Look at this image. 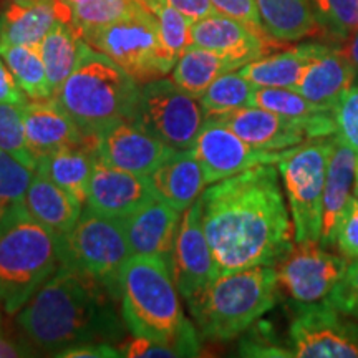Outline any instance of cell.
<instances>
[{"label":"cell","mask_w":358,"mask_h":358,"mask_svg":"<svg viewBox=\"0 0 358 358\" xmlns=\"http://www.w3.org/2000/svg\"><path fill=\"white\" fill-rule=\"evenodd\" d=\"M355 80L357 71L342 52L322 43L295 90L307 100L332 111L340 98L355 85Z\"/></svg>","instance_id":"cell-22"},{"label":"cell","mask_w":358,"mask_h":358,"mask_svg":"<svg viewBox=\"0 0 358 358\" xmlns=\"http://www.w3.org/2000/svg\"><path fill=\"white\" fill-rule=\"evenodd\" d=\"M161 2L168 3L176 10L185 13L187 19H191L192 22L204 19V17L216 12L211 0H161Z\"/></svg>","instance_id":"cell-47"},{"label":"cell","mask_w":358,"mask_h":358,"mask_svg":"<svg viewBox=\"0 0 358 358\" xmlns=\"http://www.w3.org/2000/svg\"><path fill=\"white\" fill-rule=\"evenodd\" d=\"M171 266L161 257L131 256L120 274L124 325L133 335L173 348L179 357H198L199 330L181 307Z\"/></svg>","instance_id":"cell-3"},{"label":"cell","mask_w":358,"mask_h":358,"mask_svg":"<svg viewBox=\"0 0 358 358\" xmlns=\"http://www.w3.org/2000/svg\"><path fill=\"white\" fill-rule=\"evenodd\" d=\"M216 120L250 146L267 151H284L312 138H327L335 134L332 111L312 118H287L250 105L216 116Z\"/></svg>","instance_id":"cell-11"},{"label":"cell","mask_w":358,"mask_h":358,"mask_svg":"<svg viewBox=\"0 0 358 358\" xmlns=\"http://www.w3.org/2000/svg\"><path fill=\"white\" fill-rule=\"evenodd\" d=\"M134 123L173 150H191L206 122L198 98L182 92L168 78L140 87Z\"/></svg>","instance_id":"cell-10"},{"label":"cell","mask_w":358,"mask_h":358,"mask_svg":"<svg viewBox=\"0 0 358 358\" xmlns=\"http://www.w3.org/2000/svg\"><path fill=\"white\" fill-rule=\"evenodd\" d=\"M122 352V357L128 358H174L179 357L173 348L161 343L155 342V340L140 337V335H133V338L124 340L122 345L118 347Z\"/></svg>","instance_id":"cell-43"},{"label":"cell","mask_w":358,"mask_h":358,"mask_svg":"<svg viewBox=\"0 0 358 358\" xmlns=\"http://www.w3.org/2000/svg\"><path fill=\"white\" fill-rule=\"evenodd\" d=\"M332 145L334 136L312 138L289 148L275 164L287 192L295 243H319L320 239L327 164Z\"/></svg>","instance_id":"cell-7"},{"label":"cell","mask_w":358,"mask_h":358,"mask_svg":"<svg viewBox=\"0 0 358 358\" xmlns=\"http://www.w3.org/2000/svg\"><path fill=\"white\" fill-rule=\"evenodd\" d=\"M320 30L343 42L358 30V0H310Z\"/></svg>","instance_id":"cell-37"},{"label":"cell","mask_w":358,"mask_h":358,"mask_svg":"<svg viewBox=\"0 0 358 358\" xmlns=\"http://www.w3.org/2000/svg\"><path fill=\"white\" fill-rule=\"evenodd\" d=\"M85 45L87 42L82 35L66 20H58L40 42V53L47 69L53 96L78 65Z\"/></svg>","instance_id":"cell-29"},{"label":"cell","mask_w":358,"mask_h":358,"mask_svg":"<svg viewBox=\"0 0 358 358\" xmlns=\"http://www.w3.org/2000/svg\"><path fill=\"white\" fill-rule=\"evenodd\" d=\"M156 198L148 176L111 168L96 158L87 208L108 217H127Z\"/></svg>","instance_id":"cell-18"},{"label":"cell","mask_w":358,"mask_h":358,"mask_svg":"<svg viewBox=\"0 0 358 358\" xmlns=\"http://www.w3.org/2000/svg\"><path fill=\"white\" fill-rule=\"evenodd\" d=\"M347 266L345 257L332 254L320 243H295L275 264L277 282L294 302L308 306L330 299Z\"/></svg>","instance_id":"cell-12"},{"label":"cell","mask_w":358,"mask_h":358,"mask_svg":"<svg viewBox=\"0 0 358 358\" xmlns=\"http://www.w3.org/2000/svg\"><path fill=\"white\" fill-rule=\"evenodd\" d=\"M12 3H19V6H34V3L42 2V0H8Z\"/></svg>","instance_id":"cell-49"},{"label":"cell","mask_w":358,"mask_h":358,"mask_svg":"<svg viewBox=\"0 0 358 358\" xmlns=\"http://www.w3.org/2000/svg\"><path fill=\"white\" fill-rule=\"evenodd\" d=\"M275 267L256 266L219 274L187 302L201 337L229 342L275 306Z\"/></svg>","instance_id":"cell-5"},{"label":"cell","mask_w":358,"mask_h":358,"mask_svg":"<svg viewBox=\"0 0 358 358\" xmlns=\"http://www.w3.org/2000/svg\"><path fill=\"white\" fill-rule=\"evenodd\" d=\"M173 279L185 301L217 277L216 261L203 226L201 198L181 216L171 261Z\"/></svg>","instance_id":"cell-15"},{"label":"cell","mask_w":358,"mask_h":358,"mask_svg":"<svg viewBox=\"0 0 358 358\" xmlns=\"http://www.w3.org/2000/svg\"><path fill=\"white\" fill-rule=\"evenodd\" d=\"M148 3H150L151 10L155 12L156 20H158L159 38L164 55H166L169 65L174 66L179 57L192 45V20L187 19L185 13L176 10L174 7L161 2V0H148Z\"/></svg>","instance_id":"cell-35"},{"label":"cell","mask_w":358,"mask_h":358,"mask_svg":"<svg viewBox=\"0 0 358 358\" xmlns=\"http://www.w3.org/2000/svg\"><path fill=\"white\" fill-rule=\"evenodd\" d=\"M62 264L103 282L120 294V274L129 257L123 217H108L85 209L66 234L60 236Z\"/></svg>","instance_id":"cell-8"},{"label":"cell","mask_w":358,"mask_h":358,"mask_svg":"<svg viewBox=\"0 0 358 358\" xmlns=\"http://www.w3.org/2000/svg\"><path fill=\"white\" fill-rule=\"evenodd\" d=\"M338 50L342 52V55L345 57L348 62H350L358 77V30L357 32H353L347 40H343L342 47H340Z\"/></svg>","instance_id":"cell-48"},{"label":"cell","mask_w":358,"mask_h":358,"mask_svg":"<svg viewBox=\"0 0 358 358\" xmlns=\"http://www.w3.org/2000/svg\"><path fill=\"white\" fill-rule=\"evenodd\" d=\"M83 40L110 57L140 85L173 70L161 45L158 20L148 0L131 15L83 35Z\"/></svg>","instance_id":"cell-9"},{"label":"cell","mask_w":358,"mask_h":358,"mask_svg":"<svg viewBox=\"0 0 358 358\" xmlns=\"http://www.w3.org/2000/svg\"><path fill=\"white\" fill-rule=\"evenodd\" d=\"M141 85L110 57L85 45L78 65L53 100L78 124L85 136L95 138L122 122H133Z\"/></svg>","instance_id":"cell-4"},{"label":"cell","mask_w":358,"mask_h":358,"mask_svg":"<svg viewBox=\"0 0 358 358\" xmlns=\"http://www.w3.org/2000/svg\"><path fill=\"white\" fill-rule=\"evenodd\" d=\"M37 348L29 342V338L19 340L7 334L0 325V358H19L37 355Z\"/></svg>","instance_id":"cell-46"},{"label":"cell","mask_w":358,"mask_h":358,"mask_svg":"<svg viewBox=\"0 0 358 358\" xmlns=\"http://www.w3.org/2000/svg\"><path fill=\"white\" fill-rule=\"evenodd\" d=\"M297 358H358V327L327 301L302 306L289 330Z\"/></svg>","instance_id":"cell-13"},{"label":"cell","mask_w":358,"mask_h":358,"mask_svg":"<svg viewBox=\"0 0 358 358\" xmlns=\"http://www.w3.org/2000/svg\"><path fill=\"white\" fill-rule=\"evenodd\" d=\"M191 38L192 45L217 53L236 70L267 55L277 42L268 35L257 34L243 22L219 12L192 22Z\"/></svg>","instance_id":"cell-17"},{"label":"cell","mask_w":358,"mask_h":358,"mask_svg":"<svg viewBox=\"0 0 358 358\" xmlns=\"http://www.w3.org/2000/svg\"><path fill=\"white\" fill-rule=\"evenodd\" d=\"M334 136L358 155V85L348 90L332 110Z\"/></svg>","instance_id":"cell-39"},{"label":"cell","mask_w":358,"mask_h":358,"mask_svg":"<svg viewBox=\"0 0 358 358\" xmlns=\"http://www.w3.org/2000/svg\"><path fill=\"white\" fill-rule=\"evenodd\" d=\"M60 358H120L122 352L108 342H87L70 345L57 353Z\"/></svg>","instance_id":"cell-44"},{"label":"cell","mask_w":358,"mask_h":358,"mask_svg":"<svg viewBox=\"0 0 358 358\" xmlns=\"http://www.w3.org/2000/svg\"><path fill=\"white\" fill-rule=\"evenodd\" d=\"M95 151L96 158L111 168L150 176L178 150L156 140L134 122H122L96 134Z\"/></svg>","instance_id":"cell-16"},{"label":"cell","mask_w":358,"mask_h":358,"mask_svg":"<svg viewBox=\"0 0 358 358\" xmlns=\"http://www.w3.org/2000/svg\"><path fill=\"white\" fill-rule=\"evenodd\" d=\"M267 35L277 42H299L320 30L310 0H256Z\"/></svg>","instance_id":"cell-28"},{"label":"cell","mask_w":358,"mask_h":358,"mask_svg":"<svg viewBox=\"0 0 358 358\" xmlns=\"http://www.w3.org/2000/svg\"><path fill=\"white\" fill-rule=\"evenodd\" d=\"M191 150L201 163L208 185L261 164H277L287 151H267L250 146L216 118H206Z\"/></svg>","instance_id":"cell-14"},{"label":"cell","mask_w":358,"mask_h":358,"mask_svg":"<svg viewBox=\"0 0 358 358\" xmlns=\"http://www.w3.org/2000/svg\"><path fill=\"white\" fill-rule=\"evenodd\" d=\"M358 155L345 143L334 136L332 151L327 164L324 208H322V229L319 243L324 248L335 245L337 231L352 201L355 187Z\"/></svg>","instance_id":"cell-20"},{"label":"cell","mask_w":358,"mask_h":358,"mask_svg":"<svg viewBox=\"0 0 358 358\" xmlns=\"http://www.w3.org/2000/svg\"><path fill=\"white\" fill-rule=\"evenodd\" d=\"M118 292L62 264L15 313L17 327L37 350L53 357L70 345L122 337Z\"/></svg>","instance_id":"cell-2"},{"label":"cell","mask_w":358,"mask_h":358,"mask_svg":"<svg viewBox=\"0 0 358 358\" xmlns=\"http://www.w3.org/2000/svg\"><path fill=\"white\" fill-rule=\"evenodd\" d=\"M0 57L22 92L30 100H50L53 92L48 83L38 45H7L0 43Z\"/></svg>","instance_id":"cell-31"},{"label":"cell","mask_w":358,"mask_h":358,"mask_svg":"<svg viewBox=\"0 0 358 358\" xmlns=\"http://www.w3.org/2000/svg\"><path fill=\"white\" fill-rule=\"evenodd\" d=\"M275 164L214 182L201 196L203 226L217 275L272 266L295 244L294 224Z\"/></svg>","instance_id":"cell-1"},{"label":"cell","mask_w":358,"mask_h":358,"mask_svg":"<svg viewBox=\"0 0 358 358\" xmlns=\"http://www.w3.org/2000/svg\"><path fill=\"white\" fill-rule=\"evenodd\" d=\"M155 196L179 213L198 201L208 186L203 168L192 150H179L148 176Z\"/></svg>","instance_id":"cell-23"},{"label":"cell","mask_w":358,"mask_h":358,"mask_svg":"<svg viewBox=\"0 0 358 358\" xmlns=\"http://www.w3.org/2000/svg\"><path fill=\"white\" fill-rule=\"evenodd\" d=\"M27 95L22 92L12 71L8 70L6 62L0 57V103H12V105H24Z\"/></svg>","instance_id":"cell-45"},{"label":"cell","mask_w":358,"mask_h":358,"mask_svg":"<svg viewBox=\"0 0 358 358\" xmlns=\"http://www.w3.org/2000/svg\"><path fill=\"white\" fill-rule=\"evenodd\" d=\"M330 302L348 319L358 320V259L348 261L342 280L330 295Z\"/></svg>","instance_id":"cell-40"},{"label":"cell","mask_w":358,"mask_h":358,"mask_svg":"<svg viewBox=\"0 0 358 358\" xmlns=\"http://www.w3.org/2000/svg\"><path fill=\"white\" fill-rule=\"evenodd\" d=\"M232 70L236 69L226 58L211 50L191 45L173 66L169 80L187 95L199 100L214 80Z\"/></svg>","instance_id":"cell-30"},{"label":"cell","mask_w":358,"mask_h":358,"mask_svg":"<svg viewBox=\"0 0 358 358\" xmlns=\"http://www.w3.org/2000/svg\"><path fill=\"white\" fill-rule=\"evenodd\" d=\"M211 3L216 8V12L243 22L252 30H256L257 34L267 35L262 27L261 17H259L256 0H211Z\"/></svg>","instance_id":"cell-42"},{"label":"cell","mask_w":358,"mask_h":358,"mask_svg":"<svg viewBox=\"0 0 358 358\" xmlns=\"http://www.w3.org/2000/svg\"><path fill=\"white\" fill-rule=\"evenodd\" d=\"M131 256H155L173 261L181 213L158 198L123 217Z\"/></svg>","instance_id":"cell-19"},{"label":"cell","mask_w":358,"mask_h":358,"mask_svg":"<svg viewBox=\"0 0 358 358\" xmlns=\"http://www.w3.org/2000/svg\"><path fill=\"white\" fill-rule=\"evenodd\" d=\"M0 325H2V313H0Z\"/></svg>","instance_id":"cell-52"},{"label":"cell","mask_w":358,"mask_h":358,"mask_svg":"<svg viewBox=\"0 0 358 358\" xmlns=\"http://www.w3.org/2000/svg\"><path fill=\"white\" fill-rule=\"evenodd\" d=\"M62 266L60 236L27 214L0 229V306L15 315Z\"/></svg>","instance_id":"cell-6"},{"label":"cell","mask_w":358,"mask_h":358,"mask_svg":"<svg viewBox=\"0 0 358 358\" xmlns=\"http://www.w3.org/2000/svg\"><path fill=\"white\" fill-rule=\"evenodd\" d=\"M27 211L37 222L64 236L78 222L83 204L53 182L42 169L35 168L27 191Z\"/></svg>","instance_id":"cell-24"},{"label":"cell","mask_w":358,"mask_h":358,"mask_svg":"<svg viewBox=\"0 0 358 358\" xmlns=\"http://www.w3.org/2000/svg\"><path fill=\"white\" fill-rule=\"evenodd\" d=\"M22 111L27 141L37 159L64 146L82 145L90 140L53 98L25 101L22 105Z\"/></svg>","instance_id":"cell-21"},{"label":"cell","mask_w":358,"mask_h":358,"mask_svg":"<svg viewBox=\"0 0 358 358\" xmlns=\"http://www.w3.org/2000/svg\"><path fill=\"white\" fill-rule=\"evenodd\" d=\"M252 106H259V108L287 116V118H312L315 115L330 113V110L315 105L301 95L297 90L290 88L256 87L252 95Z\"/></svg>","instance_id":"cell-36"},{"label":"cell","mask_w":358,"mask_h":358,"mask_svg":"<svg viewBox=\"0 0 358 358\" xmlns=\"http://www.w3.org/2000/svg\"><path fill=\"white\" fill-rule=\"evenodd\" d=\"M320 48L322 43H301L284 52H277L274 55H264L257 60L249 62L237 71L254 87L295 90L308 62Z\"/></svg>","instance_id":"cell-27"},{"label":"cell","mask_w":358,"mask_h":358,"mask_svg":"<svg viewBox=\"0 0 358 358\" xmlns=\"http://www.w3.org/2000/svg\"><path fill=\"white\" fill-rule=\"evenodd\" d=\"M145 3L146 0H88L80 6L69 7V22L83 37L93 30L131 15Z\"/></svg>","instance_id":"cell-34"},{"label":"cell","mask_w":358,"mask_h":358,"mask_svg":"<svg viewBox=\"0 0 358 358\" xmlns=\"http://www.w3.org/2000/svg\"><path fill=\"white\" fill-rule=\"evenodd\" d=\"M60 2L66 7H73V6H80V3L88 2V0H60Z\"/></svg>","instance_id":"cell-50"},{"label":"cell","mask_w":358,"mask_h":358,"mask_svg":"<svg viewBox=\"0 0 358 358\" xmlns=\"http://www.w3.org/2000/svg\"><path fill=\"white\" fill-rule=\"evenodd\" d=\"M335 248L347 261L358 259V196H353L345 216L340 222Z\"/></svg>","instance_id":"cell-41"},{"label":"cell","mask_w":358,"mask_h":358,"mask_svg":"<svg viewBox=\"0 0 358 358\" xmlns=\"http://www.w3.org/2000/svg\"><path fill=\"white\" fill-rule=\"evenodd\" d=\"M355 192L358 196V166H357V176H355Z\"/></svg>","instance_id":"cell-51"},{"label":"cell","mask_w":358,"mask_h":358,"mask_svg":"<svg viewBox=\"0 0 358 358\" xmlns=\"http://www.w3.org/2000/svg\"><path fill=\"white\" fill-rule=\"evenodd\" d=\"M95 163V138H90L82 145L64 146L42 156L37 159V168L85 206Z\"/></svg>","instance_id":"cell-26"},{"label":"cell","mask_w":358,"mask_h":358,"mask_svg":"<svg viewBox=\"0 0 358 358\" xmlns=\"http://www.w3.org/2000/svg\"><path fill=\"white\" fill-rule=\"evenodd\" d=\"M0 150L12 155L34 171L37 168V158L27 141L22 105L0 103Z\"/></svg>","instance_id":"cell-38"},{"label":"cell","mask_w":358,"mask_h":358,"mask_svg":"<svg viewBox=\"0 0 358 358\" xmlns=\"http://www.w3.org/2000/svg\"><path fill=\"white\" fill-rule=\"evenodd\" d=\"M254 87L237 70L227 71L213 82L211 87L199 98L206 118H216L229 111L252 105Z\"/></svg>","instance_id":"cell-33"},{"label":"cell","mask_w":358,"mask_h":358,"mask_svg":"<svg viewBox=\"0 0 358 358\" xmlns=\"http://www.w3.org/2000/svg\"><path fill=\"white\" fill-rule=\"evenodd\" d=\"M34 169L0 150V229L27 216V191Z\"/></svg>","instance_id":"cell-32"},{"label":"cell","mask_w":358,"mask_h":358,"mask_svg":"<svg viewBox=\"0 0 358 358\" xmlns=\"http://www.w3.org/2000/svg\"><path fill=\"white\" fill-rule=\"evenodd\" d=\"M58 20L69 22V7L60 0H42L34 6L8 2L0 13V43L40 45Z\"/></svg>","instance_id":"cell-25"}]
</instances>
